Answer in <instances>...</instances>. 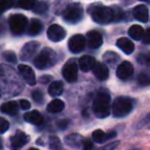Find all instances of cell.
<instances>
[{"mask_svg": "<svg viewBox=\"0 0 150 150\" xmlns=\"http://www.w3.org/2000/svg\"><path fill=\"white\" fill-rule=\"evenodd\" d=\"M67 125H68V121L67 120H61V121H59V123H58L60 129H64L65 127H67Z\"/></svg>", "mask_w": 150, "mask_h": 150, "instance_id": "cell-44", "label": "cell"}, {"mask_svg": "<svg viewBox=\"0 0 150 150\" xmlns=\"http://www.w3.org/2000/svg\"><path fill=\"white\" fill-rule=\"evenodd\" d=\"M110 96L106 93H100L95 98L93 104V110L97 117L105 118L110 114Z\"/></svg>", "mask_w": 150, "mask_h": 150, "instance_id": "cell-1", "label": "cell"}, {"mask_svg": "<svg viewBox=\"0 0 150 150\" xmlns=\"http://www.w3.org/2000/svg\"><path fill=\"white\" fill-rule=\"evenodd\" d=\"M137 81L140 86H147L150 84V77L149 75L146 74V73H141V74L138 75Z\"/></svg>", "mask_w": 150, "mask_h": 150, "instance_id": "cell-30", "label": "cell"}, {"mask_svg": "<svg viewBox=\"0 0 150 150\" xmlns=\"http://www.w3.org/2000/svg\"><path fill=\"white\" fill-rule=\"evenodd\" d=\"M116 133L115 132H111L109 134H106L102 131V129H97L93 133L92 137H93V140L97 143H103V142L107 141V140L111 139V138H114Z\"/></svg>", "mask_w": 150, "mask_h": 150, "instance_id": "cell-20", "label": "cell"}, {"mask_svg": "<svg viewBox=\"0 0 150 150\" xmlns=\"http://www.w3.org/2000/svg\"><path fill=\"white\" fill-rule=\"evenodd\" d=\"M134 73V67L129 62H122L116 69L117 77L121 80H127Z\"/></svg>", "mask_w": 150, "mask_h": 150, "instance_id": "cell-13", "label": "cell"}, {"mask_svg": "<svg viewBox=\"0 0 150 150\" xmlns=\"http://www.w3.org/2000/svg\"><path fill=\"white\" fill-rule=\"evenodd\" d=\"M4 31H5V26L2 21H0V36L4 33Z\"/></svg>", "mask_w": 150, "mask_h": 150, "instance_id": "cell-45", "label": "cell"}, {"mask_svg": "<svg viewBox=\"0 0 150 150\" xmlns=\"http://www.w3.org/2000/svg\"><path fill=\"white\" fill-rule=\"evenodd\" d=\"M83 138L78 134H71L65 138V143L72 148H79L82 146Z\"/></svg>", "mask_w": 150, "mask_h": 150, "instance_id": "cell-19", "label": "cell"}, {"mask_svg": "<svg viewBox=\"0 0 150 150\" xmlns=\"http://www.w3.org/2000/svg\"><path fill=\"white\" fill-rule=\"evenodd\" d=\"M140 1H149V0H140Z\"/></svg>", "mask_w": 150, "mask_h": 150, "instance_id": "cell-48", "label": "cell"}, {"mask_svg": "<svg viewBox=\"0 0 150 150\" xmlns=\"http://www.w3.org/2000/svg\"><path fill=\"white\" fill-rule=\"evenodd\" d=\"M37 0H18V4L23 9H33Z\"/></svg>", "mask_w": 150, "mask_h": 150, "instance_id": "cell-27", "label": "cell"}, {"mask_svg": "<svg viewBox=\"0 0 150 150\" xmlns=\"http://www.w3.org/2000/svg\"><path fill=\"white\" fill-rule=\"evenodd\" d=\"M86 39L81 34L73 35L72 37L69 39V42H68L69 50H70V52H73V54H78V52H82L83 48L86 47Z\"/></svg>", "mask_w": 150, "mask_h": 150, "instance_id": "cell-8", "label": "cell"}, {"mask_svg": "<svg viewBox=\"0 0 150 150\" xmlns=\"http://www.w3.org/2000/svg\"><path fill=\"white\" fill-rule=\"evenodd\" d=\"M42 28V23L39 21V20H36V19H33L31 20L30 22L29 26H28V29H27V32L29 35H37L41 32Z\"/></svg>", "mask_w": 150, "mask_h": 150, "instance_id": "cell-24", "label": "cell"}, {"mask_svg": "<svg viewBox=\"0 0 150 150\" xmlns=\"http://www.w3.org/2000/svg\"><path fill=\"white\" fill-rule=\"evenodd\" d=\"M81 148L82 150H93L94 149V144L90 139H83Z\"/></svg>", "mask_w": 150, "mask_h": 150, "instance_id": "cell-37", "label": "cell"}, {"mask_svg": "<svg viewBox=\"0 0 150 150\" xmlns=\"http://www.w3.org/2000/svg\"><path fill=\"white\" fill-rule=\"evenodd\" d=\"M64 108H65L64 102H63L62 100H60V99H54V100H52V102L47 105L46 110L50 113H59L64 110Z\"/></svg>", "mask_w": 150, "mask_h": 150, "instance_id": "cell-23", "label": "cell"}, {"mask_svg": "<svg viewBox=\"0 0 150 150\" xmlns=\"http://www.w3.org/2000/svg\"><path fill=\"white\" fill-rule=\"evenodd\" d=\"M32 98H33V100L35 101L37 104H40V103L43 101V95H42V93L40 92L39 90H35L32 93Z\"/></svg>", "mask_w": 150, "mask_h": 150, "instance_id": "cell-35", "label": "cell"}, {"mask_svg": "<svg viewBox=\"0 0 150 150\" xmlns=\"http://www.w3.org/2000/svg\"><path fill=\"white\" fill-rule=\"evenodd\" d=\"M39 48V43L36 41H31L26 43L21 50V60L22 61H30L34 58L35 54Z\"/></svg>", "mask_w": 150, "mask_h": 150, "instance_id": "cell-10", "label": "cell"}, {"mask_svg": "<svg viewBox=\"0 0 150 150\" xmlns=\"http://www.w3.org/2000/svg\"><path fill=\"white\" fill-rule=\"evenodd\" d=\"M133 109V100L127 97H118L112 104V113L115 117H125Z\"/></svg>", "mask_w": 150, "mask_h": 150, "instance_id": "cell-3", "label": "cell"}, {"mask_svg": "<svg viewBox=\"0 0 150 150\" xmlns=\"http://www.w3.org/2000/svg\"><path fill=\"white\" fill-rule=\"evenodd\" d=\"M113 13H114V21H119V20H121L123 18V13L118 7L113 9Z\"/></svg>", "mask_w": 150, "mask_h": 150, "instance_id": "cell-39", "label": "cell"}, {"mask_svg": "<svg viewBox=\"0 0 150 150\" xmlns=\"http://www.w3.org/2000/svg\"><path fill=\"white\" fill-rule=\"evenodd\" d=\"M116 45L118 46V48H120L123 52H125L127 54H131L132 52L135 50V45L134 43L129 39V38L121 37L117 40Z\"/></svg>", "mask_w": 150, "mask_h": 150, "instance_id": "cell-17", "label": "cell"}, {"mask_svg": "<svg viewBox=\"0 0 150 150\" xmlns=\"http://www.w3.org/2000/svg\"><path fill=\"white\" fill-rule=\"evenodd\" d=\"M50 148L52 150H61L62 143H61L60 139L57 136H52L50 138Z\"/></svg>", "mask_w": 150, "mask_h": 150, "instance_id": "cell-29", "label": "cell"}, {"mask_svg": "<svg viewBox=\"0 0 150 150\" xmlns=\"http://www.w3.org/2000/svg\"><path fill=\"white\" fill-rule=\"evenodd\" d=\"M57 62V56L50 48H44L34 58V66L37 69H46L54 66Z\"/></svg>", "mask_w": 150, "mask_h": 150, "instance_id": "cell-2", "label": "cell"}, {"mask_svg": "<svg viewBox=\"0 0 150 150\" xmlns=\"http://www.w3.org/2000/svg\"><path fill=\"white\" fill-rule=\"evenodd\" d=\"M2 148H3V144H2V140H1V139H0V150H1V149H2Z\"/></svg>", "mask_w": 150, "mask_h": 150, "instance_id": "cell-46", "label": "cell"}, {"mask_svg": "<svg viewBox=\"0 0 150 150\" xmlns=\"http://www.w3.org/2000/svg\"><path fill=\"white\" fill-rule=\"evenodd\" d=\"M28 150H38V149H36V148H30V149H28Z\"/></svg>", "mask_w": 150, "mask_h": 150, "instance_id": "cell-47", "label": "cell"}, {"mask_svg": "<svg viewBox=\"0 0 150 150\" xmlns=\"http://www.w3.org/2000/svg\"><path fill=\"white\" fill-rule=\"evenodd\" d=\"M86 43L91 48H99L103 43V37L98 31H90L86 34Z\"/></svg>", "mask_w": 150, "mask_h": 150, "instance_id": "cell-14", "label": "cell"}, {"mask_svg": "<svg viewBox=\"0 0 150 150\" xmlns=\"http://www.w3.org/2000/svg\"><path fill=\"white\" fill-rule=\"evenodd\" d=\"M50 79H52V76L45 75V76H42V77L40 78V82H42V83H47L48 81H50Z\"/></svg>", "mask_w": 150, "mask_h": 150, "instance_id": "cell-43", "label": "cell"}, {"mask_svg": "<svg viewBox=\"0 0 150 150\" xmlns=\"http://www.w3.org/2000/svg\"><path fill=\"white\" fill-rule=\"evenodd\" d=\"M66 36V31L63 27H61L60 25L54 24L52 25L47 30V37L50 40L54 42H59L61 40H63Z\"/></svg>", "mask_w": 150, "mask_h": 150, "instance_id": "cell-11", "label": "cell"}, {"mask_svg": "<svg viewBox=\"0 0 150 150\" xmlns=\"http://www.w3.org/2000/svg\"><path fill=\"white\" fill-rule=\"evenodd\" d=\"M83 17V8L79 3H72L68 5L63 13V19L70 24H76L81 21Z\"/></svg>", "mask_w": 150, "mask_h": 150, "instance_id": "cell-5", "label": "cell"}, {"mask_svg": "<svg viewBox=\"0 0 150 150\" xmlns=\"http://www.w3.org/2000/svg\"><path fill=\"white\" fill-rule=\"evenodd\" d=\"M144 29L139 25H133L129 29V35L135 40H141L144 35Z\"/></svg>", "mask_w": 150, "mask_h": 150, "instance_id": "cell-26", "label": "cell"}, {"mask_svg": "<svg viewBox=\"0 0 150 150\" xmlns=\"http://www.w3.org/2000/svg\"><path fill=\"white\" fill-rule=\"evenodd\" d=\"M118 144H119V142H112V143H108L107 145L103 146V147H101L100 149H98V150H113L118 146Z\"/></svg>", "mask_w": 150, "mask_h": 150, "instance_id": "cell-38", "label": "cell"}, {"mask_svg": "<svg viewBox=\"0 0 150 150\" xmlns=\"http://www.w3.org/2000/svg\"><path fill=\"white\" fill-rule=\"evenodd\" d=\"M24 119H25L27 122L32 123V125H41L42 121H43V117H42V115L40 114L37 110L26 112L25 115H24Z\"/></svg>", "mask_w": 150, "mask_h": 150, "instance_id": "cell-18", "label": "cell"}, {"mask_svg": "<svg viewBox=\"0 0 150 150\" xmlns=\"http://www.w3.org/2000/svg\"><path fill=\"white\" fill-rule=\"evenodd\" d=\"M133 16L136 20L139 22H143L146 23L148 21V9L145 5H137L135 8L133 9Z\"/></svg>", "mask_w": 150, "mask_h": 150, "instance_id": "cell-16", "label": "cell"}, {"mask_svg": "<svg viewBox=\"0 0 150 150\" xmlns=\"http://www.w3.org/2000/svg\"><path fill=\"white\" fill-rule=\"evenodd\" d=\"M28 20L23 15H13L9 18V29L15 35H20L26 30Z\"/></svg>", "mask_w": 150, "mask_h": 150, "instance_id": "cell-6", "label": "cell"}, {"mask_svg": "<svg viewBox=\"0 0 150 150\" xmlns=\"http://www.w3.org/2000/svg\"><path fill=\"white\" fill-rule=\"evenodd\" d=\"M33 11H35L36 13H43L47 11V4L43 1H37L34 6Z\"/></svg>", "mask_w": 150, "mask_h": 150, "instance_id": "cell-31", "label": "cell"}, {"mask_svg": "<svg viewBox=\"0 0 150 150\" xmlns=\"http://www.w3.org/2000/svg\"><path fill=\"white\" fill-rule=\"evenodd\" d=\"M63 77L68 82H75L77 80V74H78V67L77 64L75 63L74 60L69 61L68 63L64 65L62 70Z\"/></svg>", "mask_w": 150, "mask_h": 150, "instance_id": "cell-7", "label": "cell"}, {"mask_svg": "<svg viewBox=\"0 0 150 150\" xmlns=\"http://www.w3.org/2000/svg\"><path fill=\"white\" fill-rule=\"evenodd\" d=\"M8 129H9V122L6 119L0 117V134H3L5 132H7Z\"/></svg>", "mask_w": 150, "mask_h": 150, "instance_id": "cell-36", "label": "cell"}, {"mask_svg": "<svg viewBox=\"0 0 150 150\" xmlns=\"http://www.w3.org/2000/svg\"><path fill=\"white\" fill-rule=\"evenodd\" d=\"M142 41H143L145 44H150V28L144 32V35H143V38H142Z\"/></svg>", "mask_w": 150, "mask_h": 150, "instance_id": "cell-41", "label": "cell"}, {"mask_svg": "<svg viewBox=\"0 0 150 150\" xmlns=\"http://www.w3.org/2000/svg\"><path fill=\"white\" fill-rule=\"evenodd\" d=\"M137 61L139 64L148 65L150 64V52H143L137 57Z\"/></svg>", "mask_w": 150, "mask_h": 150, "instance_id": "cell-32", "label": "cell"}, {"mask_svg": "<svg viewBox=\"0 0 150 150\" xmlns=\"http://www.w3.org/2000/svg\"><path fill=\"white\" fill-rule=\"evenodd\" d=\"M91 16L93 20L98 24H108L114 21L113 9L107 6H95L91 11Z\"/></svg>", "mask_w": 150, "mask_h": 150, "instance_id": "cell-4", "label": "cell"}, {"mask_svg": "<svg viewBox=\"0 0 150 150\" xmlns=\"http://www.w3.org/2000/svg\"><path fill=\"white\" fill-rule=\"evenodd\" d=\"M63 91H64V86L61 81H54L48 86V94L54 98L61 96L63 94Z\"/></svg>", "mask_w": 150, "mask_h": 150, "instance_id": "cell-25", "label": "cell"}, {"mask_svg": "<svg viewBox=\"0 0 150 150\" xmlns=\"http://www.w3.org/2000/svg\"><path fill=\"white\" fill-rule=\"evenodd\" d=\"M0 97H1V93H0Z\"/></svg>", "mask_w": 150, "mask_h": 150, "instance_id": "cell-49", "label": "cell"}, {"mask_svg": "<svg viewBox=\"0 0 150 150\" xmlns=\"http://www.w3.org/2000/svg\"><path fill=\"white\" fill-rule=\"evenodd\" d=\"M94 75L97 77V79L101 80V81H104L108 78L109 76V70L107 68L106 65L102 64V63H96L95 66L92 69Z\"/></svg>", "mask_w": 150, "mask_h": 150, "instance_id": "cell-15", "label": "cell"}, {"mask_svg": "<svg viewBox=\"0 0 150 150\" xmlns=\"http://www.w3.org/2000/svg\"><path fill=\"white\" fill-rule=\"evenodd\" d=\"M2 57H3V59H4L5 61H7V62L15 63L16 61H17V56H16V54H15V52H3Z\"/></svg>", "mask_w": 150, "mask_h": 150, "instance_id": "cell-34", "label": "cell"}, {"mask_svg": "<svg viewBox=\"0 0 150 150\" xmlns=\"http://www.w3.org/2000/svg\"><path fill=\"white\" fill-rule=\"evenodd\" d=\"M16 4V0H0V15L11 8Z\"/></svg>", "mask_w": 150, "mask_h": 150, "instance_id": "cell-28", "label": "cell"}, {"mask_svg": "<svg viewBox=\"0 0 150 150\" xmlns=\"http://www.w3.org/2000/svg\"><path fill=\"white\" fill-rule=\"evenodd\" d=\"M18 109H19L18 104L16 102H13V101L4 103V104H2L1 107H0L1 112L5 113L7 115H16L18 113Z\"/></svg>", "mask_w": 150, "mask_h": 150, "instance_id": "cell-22", "label": "cell"}, {"mask_svg": "<svg viewBox=\"0 0 150 150\" xmlns=\"http://www.w3.org/2000/svg\"><path fill=\"white\" fill-rule=\"evenodd\" d=\"M96 64V60L94 57L91 56H83L79 59V67L82 71L88 72V71L92 70L93 67Z\"/></svg>", "mask_w": 150, "mask_h": 150, "instance_id": "cell-21", "label": "cell"}, {"mask_svg": "<svg viewBox=\"0 0 150 150\" xmlns=\"http://www.w3.org/2000/svg\"><path fill=\"white\" fill-rule=\"evenodd\" d=\"M30 141V137L26 133L22 131H18L13 137L11 138V150H20Z\"/></svg>", "mask_w": 150, "mask_h": 150, "instance_id": "cell-9", "label": "cell"}, {"mask_svg": "<svg viewBox=\"0 0 150 150\" xmlns=\"http://www.w3.org/2000/svg\"><path fill=\"white\" fill-rule=\"evenodd\" d=\"M18 70H19L20 74L23 77V79L27 82L29 86H35L36 83V77H35V73L31 69V67L27 66V65L21 64L18 67Z\"/></svg>", "mask_w": 150, "mask_h": 150, "instance_id": "cell-12", "label": "cell"}, {"mask_svg": "<svg viewBox=\"0 0 150 150\" xmlns=\"http://www.w3.org/2000/svg\"><path fill=\"white\" fill-rule=\"evenodd\" d=\"M103 58H104V60L106 61L107 63H113L116 61V59H118V56L113 52H107L106 54H104Z\"/></svg>", "mask_w": 150, "mask_h": 150, "instance_id": "cell-33", "label": "cell"}, {"mask_svg": "<svg viewBox=\"0 0 150 150\" xmlns=\"http://www.w3.org/2000/svg\"><path fill=\"white\" fill-rule=\"evenodd\" d=\"M149 122H150V113L146 115L145 118H144L143 120L140 122V125H147V123H149Z\"/></svg>", "mask_w": 150, "mask_h": 150, "instance_id": "cell-42", "label": "cell"}, {"mask_svg": "<svg viewBox=\"0 0 150 150\" xmlns=\"http://www.w3.org/2000/svg\"><path fill=\"white\" fill-rule=\"evenodd\" d=\"M20 107L22 109H24V110H29L30 107H31V104H30L29 101L22 99V100H20Z\"/></svg>", "mask_w": 150, "mask_h": 150, "instance_id": "cell-40", "label": "cell"}]
</instances>
